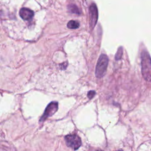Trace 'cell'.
Listing matches in <instances>:
<instances>
[{
	"mask_svg": "<svg viewBox=\"0 0 151 151\" xmlns=\"http://www.w3.org/2000/svg\"><path fill=\"white\" fill-rule=\"evenodd\" d=\"M142 74L144 79L151 81V58L146 51H143L141 54Z\"/></svg>",
	"mask_w": 151,
	"mask_h": 151,
	"instance_id": "6da1fadb",
	"label": "cell"
},
{
	"mask_svg": "<svg viewBox=\"0 0 151 151\" xmlns=\"http://www.w3.org/2000/svg\"><path fill=\"white\" fill-rule=\"evenodd\" d=\"M109 63V58L106 54H101L97 61L96 68V76L97 78H101L106 73Z\"/></svg>",
	"mask_w": 151,
	"mask_h": 151,
	"instance_id": "7a4b0ae2",
	"label": "cell"
},
{
	"mask_svg": "<svg viewBox=\"0 0 151 151\" xmlns=\"http://www.w3.org/2000/svg\"><path fill=\"white\" fill-rule=\"evenodd\" d=\"M65 141L68 147L74 150L78 149L81 145V140L77 134H68L65 137Z\"/></svg>",
	"mask_w": 151,
	"mask_h": 151,
	"instance_id": "3957f363",
	"label": "cell"
},
{
	"mask_svg": "<svg viewBox=\"0 0 151 151\" xmlns=\"http://www.w3.org/2000/svg\"><path fill=\"white\" fill-rule=\"evenodd\" d=\"M58 110V103L56 101L51 102L46 107L44 114L41 116L40 122H42L45 120L48 117L52 116Z\"/></svg>",
	"mask_w": 151,
	"mask_h": 151,
	"instance_id": "277c9868",
	"label": "cell"
},
{
	"mask_svg": "<svg viewBox=\"0 0 151 151\" xmlns=\"http://www.w3.org/2000/svg\"><path fill=\"white\" fill-rule=\"evenodd\" d=\"M90 26L93 28L97 22L98 19V11L96 5L94 4H91L90 7Z\"/></svg>",
	"mask_w": 151,
	"mask_h": 151,
	"instance_id": "5b68a950",
	"label": "cell"
},
{
	"mask_svg": "<svg viewBox=\"0 0 151 151\" xmlns=\"http://www.w3.org/2000/svg\"><path fill=\"white\" fill-rule=\"evenodd\" d=\"M20 17L24 20H29L32 18L34 12L27 8H22L19 12Z\"/></svg>",
	"mask_w": 151,
	"mask_h": 151,
	"instance_id": "8992f818",
	"label": "cell"
},
{
	"mask_svg": "<svg viewBox=\"0 0 151 151\" xmlns=\"http://www.w3.org/2000/svg\"><path fill=\"white\" fill-rule=\"evenodd\" d=\"M80 26L78 22L74 20L70 21L67 24V27L70 29H76L78 28Z\"/></svg>",
	"mask_w": 151,
	"mask_h": 151,
	"instance_id": "52a82bcc",
	"label": "cell"
},
{
	"mask_svg": "<svg viewBox=\"0 0 151 151\" xmlns=\"http://www.w3.org/2000/svg\"><path fill=\"white\" fill-rule=\"evenodd\" d=\"M68 9L71 13H73L75 14H78V15H79L80 14V12L78 8H77V6L76 5H74V4L69 5L68 6Z\"/></svg>",
	"mask_w": 151,
	"mask_h": 151,
	"instance_id": "ba28073f",
	"label": "cell"
},
{
	"mask_svg": "<svg viewBox=\"0 0 151 151\" xmlns=\"http://www.w3.org/2000/svg\"><path fill=\"white\" fill-rule=\"evenodd\" d=\"M122 54H123V48L122 47H120L118 50H117V52H116V55H115V59L116 60H120L122 56Z\"/></svg>",
	"mask_w": 151,
	"mask_h": 151,
	"instance_id": "9c48e42d",
	"label": "cell"
},
{
	"mask_svg": "<svg viewBox=\"0 0 151 151\" xmlns=\"http://www.w3.org/2000/svg\"><path fill=\"white\" fill-rule=\"evenodd\" d=\"M95 94H96V92L94 91H90L87 94V96L89 99H92Z\"/></svg>",
	"mask_w": 151,
	"mask_h": 151,
	"instance_id": "30bf717a",
	"label": "cell"
},
{
	"mask_svg": "<svg viewBox=\"0 0 151 151\" xmlns=\"http://www.w3.org/2000/svg\"><path fill=\"white\" fill-rule=\"evenodd\" d=\"M97 151H103V150H97Z\"/></svg>",
	"mask_w": 151,
	"mask_h": 151,
	"instance_id": "8fae6325",
	"label": "cell"
},
{
	"mask_svg": "<svg viewBox=\"0 0 151 151\" xmlns=\"http://www.w3.org/2000/svg\"><path fill=\"white\" fill-rule=\"evenodd\" d=\"M117 151H122V150H117Z\"/></svg>",
	"mask_w": 151,
	"mask_h": 151,
	"instance_id": "7c38bea8",
	"label": "cell"
}]
</instances>
